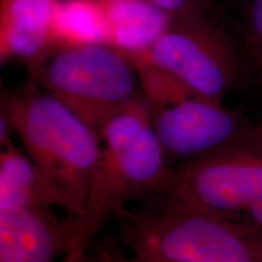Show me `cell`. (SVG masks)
<instances>
[{"label": "cell", "mask_w": 262, "mask_h": 262, "mask_svg": "<svg viewBox=\"0 0 262 262\" xmlns=\"http://www.w3.org/2000/svg\"><path fill=\"white\" fill-rule=\"evenodd\" d=\"M98 135L100 158L83 211L75 220L70 253H86L101 229L129 203L158 194L170 171L146 96L111 117Z\"/></svg>", "instance_id": "obj_1"}, {"label": "cell", "mask_w": 262, "mask_h": 262, "mask_svg": "<svg viewBox=\"0 0 262 262\" xmlns=\"http://www.w3.org/2000/svg\"><path fill=\"white\" fill-rule=\"evenodd\" d=\"M2 116L29 158L63 193L68 215L78 217L100 158L97 131L33 78L4 91Z\"/></svg>", "instance_id": "obj_2"}, {"label": "cell", "mask_w": 262, "mask_h": 262, "mask_svg": "<svg viewBox=\"0 0 262 262\" xmlns=\"http://www.w3.org/2000/svg\"><path fill=\"white\" fill-rule=\"evenodd\" d=\"M116 217L122 243L155 262H262V238L239 217L163 196Z\"/></svg>", "instance_id": "obj_3"}, {"label": "cell", "mask_w": 262, "mask_h": 262, "mask_svg": "<svg viewBox=\"0 0 262 262\" xmlns=\"http://www.w3.org/2000/svg\"><path fill=\"white\" fill-rule=\"evenodd\" d=\"M31 72L42 89L97 133L111 117L145 97L135 58L106 42L60 48Z\"/></svg>", "instance_id": "obj_4"}, {"label": "cell", "mask_w": 262, "mask_h": 262, "mask_svg": "<svg viewBox=\"0 0 262 262\" xmlns=\"http://www.w3.org/2000/svg\"><path fill=\"white\" fill-rule=\"evenodd\" d=\"M175 78L194 96L224 102L239 83L241 56L212 19L175 21L146 51L133 55Z\"/></svg>", "instance_id": "obj_5"}, {"label": "cell", "mask_w": 262, "mask_h": 262, "mask_svg": "<svg viewBox=\"0 0 262 262\" xmlns=\"http://www.w3.org/2000/svg\"><path fill=\"white\" fill-rule=\"evenodd\" d=\"M262 192V137L170 168L156 196L239 217Z\"/></svg>", "instance_id": "obj_6"}, {"label": "cell", "mask_w": 262, "mask_h": 262, "mask_svg": "<svg viewBox=\"0 0 262 262\" xmlns=\"http://www.w3.org/2000/svg\"><path fill=\"white\" fill-rule=\"evenodd\" d=\"M149 108L170 168L262 137L261 127L217 101L191 95L171 103H149Z\"/></svg>", "instance_id": "obj_7"}, {"label": "cell", "mask_w": 262, "mask_h": 262, "mask_svg": "<svg viewBox=\"0 0 262 262\" xmlns=\"http://www.w3.org/2000/svg\"><path fill=\"white\" fill-rule=\"evenodd\" d=\"M51 208L0 204V262H54L70 253L77 217L60 220Z\"/></svg>", "instance_id": "obj_8"}, {"label": "cell", "mask_w": 262, "mask_h": 262, "mask_svg": "<svg viewBox=\"0 0 262 262\" xmlns=\"http://www.w3.org/2000/svg\"><path fill=\"white\" fill-rule=\"evenodd\" d=\"M60 0H2V63L19 61L34 67L60 49L56 14Z\"/></svg>", "instance_id": "obj_9"}, {"label": "cell", "mask_w": 262, "mask_h": 262, "mask_svg": "<svg viewBox=\"0 0 262 262\" xmlns=\"http://www.w3.org/2000/svg\"><path fill=\"white\" fill-rule=\"evenodd\" d=\"M0 204L60 206L68 204L56 185L33 160L15 146H2L0 153Z\"/></svg>", "instance_id": "obj_10"}, {"label": "cell", "mask_w": 262, "mask_h": 262, "mask_svg": "<svg viewBox=\"0 0 262 262\" xmlns=\"http://www.w3.org/2000/svg\"><path fill=\"white\" fill-rule=\"evenodd\" d=\"M111 44L137 55L146 51L172 24L168 11L149 0H102Z\"/></svg>", "instance_id": "obj_11"}, {"label": "cell", "mask_w": 262, "mask_h": 262, "mask_svg": "<svg viewBox=\"0 0 262 262\" xmlns=\"http://www.w3.org/2000/svg\"><path fill=\"white\" fill-rule=\"evenodd\" d=\"M60 47L111 44L110 25L102 0H60L56 14Z\"/></svg>", "instance_id": "obj_12"}, {"label": "cell", "mask_w": 262, "mask_h": 262, "mask_svg": "<svg viewBox=\"0 0 262 262\" xmlns=\"http://www.w3.org/2000/svg\"><path fill=\"white\" fill-rule=\"evenodd\" d=\"M244 41L249 60L262 78V0H251L245 19Z\"/></svg>", "instance_id": "obj_13"}, {"label": "cell", "mask_w": 262, "mask_h": 262, "mask_svg": "<svg viewBox=\"0 0 262 262\" xmlns=\"http://www.w3.org/2000/svg\"><path fill=\"white\" fill-rule=\"evenodd\" d=\"M168 11L175 21H204L212 19L214 0H149Z\"/></svg>", "instance_id": "obj_14"}, {"label": "cell", "mask_w": 262, "mask_h": 262, "mask_svg": "<svg viewBox=\"0 0 262 262\" xmlns=\"http://www.w3.org/2000/svg\"><path fill=\"white\" fill-rule=\"evenodd\" d=\"M241 221L262 238V192L248 209L239 216Z\"/></svg>", "instance_id": "obj_15"}, {"label": "cell", "mask_w": 262, "mask_h": 262, "mask_svg": "<svg viewBox=\"0 0 262 262\" xmlns=\"http://www.w3.org/2000/svg\"><path fill=\"white\" fill-rule=\"evenodd\" d=\"M95 262H134V260L133 257L124 256L114 245H103L98 250Z\"/></svg>", "instance_id": "obj_16"}, {"label": "cell", "mask_w": 262, "mask_h": 262, "mask_svg": "<svg viewBox=\"0 0 262 262\" xmlns=\"http://www.w3.org/2000/svg\"><path fill=\"white\" fill-rule=\"evenodd\" d=\"M134 262H155V261H147V260H141V258H137L135 256H133Z\"/></svg>", "instance_id": "obj_17"}]
</instances>
